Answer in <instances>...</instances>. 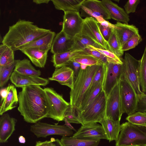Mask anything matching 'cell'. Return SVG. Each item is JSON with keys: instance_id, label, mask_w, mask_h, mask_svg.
Wrapping results in <instances>:
<instances>
[{"instance_id": "1", "label": "cell", "mask_w": 146, "mask_h": 146, "mask_svg": "<svg viewBox=\"0 0 146 146\" xmlns=\"http://www.w3.org/2000/svg\"><path fill=\"white\" fill-rule=\"evenodd\" d=\"M21 88L18 95V110L25 121L35 123L47 117L49 108L44 89L38 85Z\"/></svg>"}, {"instance_id": "2", "label": "cell", "mask_w": 146, "mask_h": 146, "mask_svg": "<svg viewBox=\"0 0 146 146\" xmlns=\"http://www.w3.org/2000/svg\"><path fill=\"white\" fill-rule=\"evenodd\" d=\"M50 30L40 28L28 21L19 19L9 27L2 42L14 51L48 34Z\"/></svg>"}, {"instance_id": "3", "label": "cell", "mask_w": 146, "mask_h": 146, "mask_svg": "<svg viewBox=\"0 0 146 146\" xmlns=\"http://www.w3.org/2000/svg\"><path fill=\"white\" fill-rule=\"evenodd\" d=\"M99 66L94 65L88 66L84 69H81L74 80L73 89L70 92V103L72 107L77 110L80 108L84 97L91 84Z\"/></svg>"}, {"instance_id": "4", "label": "cell", "mask_w": 146, "mask_h": 146, "mask_svg": "<svg viewBox=\"0 0 146 146\" xmlns=\"http://www.w3.org/2000/svg\"><path fill=\"white\" fill-rule=\"evenodd\" d=\"M107 98L103 90L83 111H77L82 125L100 123L106 118Z\"/></svg>"}, {"instance_id": "5", "label": "cell", "mask_w": 146, "mask_h": 146, "mask_svg": "<svg viewBox=\"0 0 146 146\" xmlns=\"http://www.w3.org/2000/svg\"><path fill=\"white\" fill-rule=\"evenodd\" d=\"M123 62L121 79L127 82L132 87L137 96L141 94L140 85L139 62L128 53L126 52Z\"/></svg>"}, {"instance_id": "6", "label": "cell", "mask_w": 146, "mask_h": 146, "mask_svg": "<svg viewBox=\"0 0 146 146\" xmlns=\"http://www.w3.org/2000/svg\"><path fill=\"white\" fill-rule=\"evenodd\" d=\"M146 146V135L138 127L129 122L121 125V131L115 146Z\"/></svg>"}, {"instance_id": "7", "label": "cell", "mask_w": 146, "mask_h": 146, "mask_svg": "<svg viewBox=\"0 0 146 146\" xmlns=\"http://www.w3.org/2000/svg\"><path fill=\"white\" fill-rule=\"evenodd\" d=\"M44 89L49 108L47 117L58 121L64 120L65 113L70 106V103L66 101L62 95L58 94L53 88H46Z\"/></svg>"}, {"instance_id": "8", "label": "cell", "mask_w": 146, "mask_h": 146, "mask_svg": "<svg viewBox=\"0 0 146 146\" xmlns=\"http://www.w3.org/2000/svg\"><path fill=\"white\" fill-rule=\"evenodd\" d=\"M120 96L123 113H125L128 115L136 111L137 95L131 85L122 79L120 81Z\"/></svg>"}, {"instance_id": "9", "label": "cell", "mask_w": 146, "mask_h": 146, "mask_svg": "<svg viewBox=\"0 0 146 146\" xmlns=\"http://www.w3.org/2000/svg\"><path fill=\"white\" fill-rule=\"evenodd\" d=\"M30 131L38 138L52 135L70 136L74 134L72 129L65 125H52L40 121L31 126Z\"/></svg>"}, {"instance_id": "10", "label": "cell", "mask_w": 146, "mask_h": 146, "mask_svg": "<svg viewBox=\"0 0 146 146\" xmlns=\"http://www.w3.org/2000/svg\"><path fill=\"white\" fill-rule=\"evenodd\" d=\"M122 64L108 62L106 64L102 90L107 98L120 82L122 75Z\"/></svg>"}, {"instance_id": "11", "label": "cell", "mask_w": 146, "mask_h": 146, "mask_svg": "<svg viewBox=\"0 0 146 146\" xmlns=\"http://www.w3.org/2000/svg\"><path fill=\"white\" fill-rule=\"evenodd\" d=\"M80 33L101 46L103 49L110 50L108 42L101 33L99 23L94 18L90 17L84 19Z\"/></svg>"}, {"instance_id": "12", "label": "cell", "mask_w": 146, "mask_h": 146, "mask_svg": "<svg viewBox=\"0 0 146 146\" xmlns=\"http://www.w3.org/2000/svg\"><path fill=\"white\" fill-rule=\"evenodd\" d=\"M120 81L107 98L106 117L114 121H120L123 114L120 96Z\"/></svg>"}, {"instance_id": "13", "label": "cell", "mask_w": 146, "mask_h": 146, "mask_svg": "<svg viewBox=\"0 0 146 146\" xmlns=\"http://www.w3.org/2000/svg\"><path fill=\"white\" fill-rule=\"evenodd\" d=\"M80 11L81 17H91L96 20L100 17L106 20L111 19L101 1L85 0L81 6Z\"/></svg>"}, {"instance_id": "14", "label": "cell", "mask_w": 146, "mask_h": 146, "mask_svg": "<svg viewBox=\"0 0 146 146\" xmlns=\"http://www.w3.org/2000/svg\"><path fill=\"white\" fill-rule=\"evenodd\" d=\"M84 19L79 12H64L62 31L69 37L73 38L81 33Z\"/></svg>"}, {"instance_id": "15", "label": "cell", "mask_w": 146, "mask_h": 146, "mask_svg": "<svg viewBox=\"0 0 146 146\" xmlns=\"http://www.w3.org/2000/svg\"><path fill=\"white\" fill-rule=\"evenodd\" d=\"M72 136L82 138L104 139L108 140L107 137L102 126L97 123H90L82 124Z\"/></svg>"}, {"instance_id": "16", "label": "cell", "mask_w": 146, "mask_h": 146, "mask_svg": "<svg viewBox=\"0 0 146 146\" xmlns=\"http://www.w3.org/2000/svg\"><path fill=\"white\" fill-rule=\"evenodd\" d=\"M11 82L17 87L21 88L31 85L45 86L49 83L48 79L39 76H25L13 71L10 77Z\"/></svg>"}, {"instance_id": "17", "label": "cell", "mask_w": 146, "mask_h": 146, "mask_svg": "<svg viewBox=\"0 0 146 146\" xmlns=\"http://www.w3.org/2000/svg\"><path fill=\"white\" fill-rule=\"evenodd\" d=\"M74 44V38L69 37L61 30L54 38L50 52L54 54L68 52L72 50Z\"/></svg>"}, {"instance_id": "18", "label": "cell", "mask_w": 146, "mask_h": 146, "mask_svg": "<svg viewBox=\"0 0 146 146\" xmlns=\"http://www.w3.org/2000/svg\"><path fill=\"white\" fill-rule=\"evenodd\" d=\"M48 79L51 80L57 81L61 85L67 86L71 90L73 89L74 73L73 70L69 66H64L56 68L52 76Z\"/></svg>"}, {"instance_id": "19", "label": "cell", "mask_w": 146, "mask_h": 146, "mask_svg": "<svg viewBox=\"0 0 146 146\" xmlns=\"http://www.w3.org/2000/svg\"><path fill=\"white\" fill-rule=\"evenodd\" d=\"M17 120L11 117L8 113L3 114L0 118V142L4 143L15 130Z\"/></svg>"}, {"instance_id": "20", "label": "cell", "mask_w": 146, "mask_h": 146, "mask_svg": "<svg viewBox=\"0 0 146 146\" xmlns=\"http://www.w3.org/2000/svg\"><path fill=\"white\" fill-rule=\"evenodd\" d=\"M102 2L107 10L111 19L117 22L128 24L129 16L122 8L110 0H102Z\"/></svg>"}, {"instance_id": "21", "label": "cell", "mask_w": 146, "mask_h": 146, "mask_svg": "<svg viewBox=\"0 0 146 146\" xmlns=\"http://www.w3.org/2000/svg\"><path fill=\"white\" fill-rule=\"evenodd\" d=\"M89 54L86 49L71 50L63 53L53 54L51 61L56 68H60L64 66H67L70 60L73 57L80 54Z\"/></svg>"}, {"instance_id": "22", "label": "cell", "mask_w": 146, "mask_h": 146, "mask_svg": "<svg viewBox=\"0 0 146 146\" xmlns=\"http://www.w3.org/2000/svg\"><path fill=\"white\" fill-rule=\"evenodd\" d=\"M7 88V95L1 104V115L6 112L15 108L16 107V105L18 102V95L15 86L9 84Z\"/></svg>"}, {"instance_id": "23", "label": "cell", "mask_w": 146, "mask_h": 146, "mask_svg": "<svg viewBox=\"0 0 146 146\" xmlns=\"http://www.w3.org/2000/svg\"><path fill=\"white\" fill-rule=\"evenodd\" d=\"M26 55L36 66L44 68L46 64L48 51L41 50L35 48L20 50Z\"/></svg>"}, {"instance_id": "24", "label": "cell", "mask_w": 146, "mask_h": 146, "mask_svg": "<svg viewBox=\"0 0 146 146\" xmlns=\"http://www.w3.org/2000/svg\"><path fill=\"white\" fill-rule=\"evenodd\" d=\"M119 121H114L106 117L100 123L102 126L109 142L116 141L121 131Z\"/></svg>"}, {"instance_id": "25", "label": "cell", "mask_w": 146, "mask_h": 146, "mask_svg": "<svg viewBox=\"0 0 146 146\" xmlns=\"http://www.w3.org/2000/svg\"><path fill=\"white\" fill-rule=\"evenodd\" d=\"M115 29L122 45L134 35L139 33L138 29L133 25L117 22Z\"/></svg>"}, {"instance_id": "26", "label": "cell", "mask_w": 146, "mask_h": 146, "mask_svg": "<svg viewBox=\"0 0 146 146\" xmlns=\"http://www.w3.org/2000/svg\"><path fill=\"white\" fill-rule=\"evenodd\" d=\"M55 33L50 31L46 35L22 47L20 50L35 48L41 50L48 51L51 49Z\"/></svg>"}, {"instance_id": "27", "label": "cell", "mask_w": 146, "mask_h": 146, "mask_svg": "<svg viewBox=\"0 0 146 146\" xmlns=\"http://www.w3.org/2000/svg\"><path fill=\"white\" fill-rule=\"evenodd\" d=\"M103 82H98L90 86L85 94L80 108L77 112H80L85 109L103 91Z\"/></svg>"}, {"instance_id": "28", "label": "cell", "mask_w": 146, "mask_h": 146, "mask_svg": "<svg viewBox=\"0 0 146 146\" xmlns=\"http://www.w3.org/2000/svg\"><path fill=\"white\" fill-rule=\"evenodd\" d=\"M13 71L23 75L39 76L41 72L37 70L32 65L27 59L17 60Z\"/></svg>"}, {"instance_id": "29", "label": "cell", "mask_w": 146, "mask_h": 146, "mask_svg": "<svg viewBox=\"0 0 146 146\" xmlns=\"http://www.w3.org/2000/svg\"><path fill=\"white\" fill-rule=\"evenodd\" d=\"M60 140L63 146H98L100 139L62 136Z\"/></svg>"}, {"instance_id": "30", "label": "cell", "mask_w": 146, "mask_h": 146, "mask_svg": "<svg viewBox=\"0 0 146 146\" xmlns=\"http://www.w3.org/2000/svg\"><path fill=\"white\" fill-rule=\"evenodd\" d=\"M85 0H51L55 8L64 12H79Z\"/></svg>"}, {"instance_id": "31", "label": "cell", "mask_w": 146, "mask_h": 146, "mask_svg": "<svg viewBox=\"0 0 146 146\" xmlns=\"http://www.w3.org/2000/svg\"><path fill=\"white\" fill-rule=\"evenodd\" d=\"M73 38L74 44L72 50H84L88 46L103 49L101 46L81 33L76 35Z\"/></svg>"}, {"instance_id": "32", "label": "cell", "mask_w": 146, "mask_h": 146, "mask_svg": "<svg viewBox=\"0 0 146 146\" xmlns=\"http://www.w3.org/2000/svg\"><path fill=\"white\" fill-rule=\"evenodd\" d=\"M14 51L6 45L0 46V68L8 65L15 61Z\"/></svg>"}, {"instance_id": "33", "label": "cell", "mask_w": 146, "mask_h": 146, "mask_svg": "<svg viewBox=\"0 0 146 146\" xmlns=\"http://www.w3.org/2000/svg\"><path fill=\"white\" fill-rule=\"evenodd\" d=\"M107 42L110 51L119 58H121L124 52L121 50L120 41L115 29L112 30L111 33Z\"/></svg>"}, {"instance_id": "34", "label": "cell", "mask_w": 146, "mask_h": 146, "mask_svg": "<svg viewBox=\"0 0 146 146\" xmlns=\"http://www.w3.org/2000/svg\"><path fill=\"white\" fill-rule=\"evenodd\" d=\"M70 60H72L88 66L100 65L104 64L99 59L90 54L77 55L71 58Z\"/></svg>"}, {"instance_id": "35", "label": "cell", "mask_w": 146, "mask_h": 146, "mask_svg": "<svg viewBox=\"0 0 146 146\" xmlns=\"http://www.w3.org/2000/svg\"><path fill=\"white\" fill-rule=\"evenodd\" d=\"M139 62L141 90L146 94V46Z\"/></svg>"}, {"instance_id": "36", "label": "cell", "mask_w": 146, "mask_h": 146, "mask_svg": "<svg viewBox=\"0 0 146 146\" xmlns=\"http://www.w3.org/2000/svg\"><path fill=\"white\" fill-rule=\"evenodd\" d=\"M128 122L137 126H146V112L137 111L126 118Z\"/></svg>"}, {"instance_id": "37", "label": "cell", "mask_w": 146, "mask_h": 146, "mask_svg": "<svg viewBox=\"0 0 146 146\" xmlns=\"http://www.w3.org/2000/svg\"><path fill=\"white\" fill-rule=\"evenodd\" d=\"M17 60H15L12 63L3 68H0V86L2 88L10 78Z\"/></svg>"}, {"instance_id": "38", "label": "cell", "mask_w": 146, "mask_h": 146, "mask_svg": "<svg viewBox=\"0 0 146 146\" xmlns=\"http://www.w3.org/2000/svg\"><path fill=\"white\" fill-rule=\"evenodd\" d=\"M142 41V38L139 33L134 35L121 46V50L124 52L135 47Z\"/></svg>"}, {"instance_id": "39", "label": "cell", "mask_w": 146, "mask_h": 146, "mask_svg": "<svg viewBox=\"0 0 146 146\" xmlns=\"http://www.w3.org/2000/svg\"><path fill=\"white\" fill-rule=\"evenodd\" d=\"M92 47L95 50L98 51L104 55L107 58L108 62L115 63L123 64L122 58H119L110 51L103 49Z\"/></svg>"}, {"instance_id": "40", "label": "cell", "mask_w": 146, "mask_h": 146, "mask_svg": "<svg viewBox=\"0 0 146 146\" xmlns=\"http://www.w3.org/2000/svg\"><path fill=\"white\" fill-rule=\"evenodd\" d=\"M65 117L70 123L81 124L76 110L70 105L65 113L64 118Z\"/></svg>"}, {"instance_id": "41", "label": "cell", "mask_w": 146, "mask_h": 146, "mask_svg": "<svg viewBox=\"0 0 146 146\" xmlns=\"http://www.w3.org/2000/svg\"><path fill=\"white\" fill-rule=\"evenodd\" d=\"M106 66V64H102L99 65L93 78L90 87L98 82H103L105 72Z\"/></svg>"}, {"instance_id": "42", "label": "cell", "mask_w": 146, "mask_h": 146, "mask_svg": "<svg viewBox=\"0 0 146 146\" xmlns=\"http://www.w3.org/2000/svg\"><path fill=\"white\" fill-rule=\"evenodd\" d=\"M85 49L88 54L99 59L105 64H108L107 58L100 52L93 48L91 46H87Z\"/></svg>"}, {"instance_id": "43", "label": "cell", "mask_w": 146, "mask_h": 146, "mask_svg": "<svg viewBox=\"0 0 146 146\" xmlns=\"http://www.w3.org/2000/svg\"><path fill=\"white\" fill-rule=\"evenodd\" d=\"M139 0H129L124 6L126 13L129 14L135 12L137 7L140 3Z\"/></svg>"}, {"instance_id": "44", "label": "cell", "mask_w": 146, "mask_h": 146, "mask_svg": "<svg viewBox=\"0 0 146 146\" xmlns=\"http://www.w3.org/2000/svg\"><path fill=\"white\" fill-rule=\"evenodd\" d=\"M138 105L137 111H146V94L143 93L137 96Z\"/></svg>"}, {"instance_id": "45", "label": "cell", "mask_w": 146, "mask_h": 146, "mask_svg": "<svg viewBox=\"0 0 146 146\" xmlns=\"http://www.w3.org/2000/svg\"><path fill=\"white\" fill-rule=\"evenodd\" d=\"M99 26L100 31L103 37L107 42L110 36L112 30L113 29L109 27L102 25L99 23Z\"/></svg>"}, {"instance_id": "46", "label": "cell", "mask_w": 146, "mask_h": 146, "mask_svg": "<svg viewBox=\"0 0 146 146\" xmlns=\"http://www.w3.org/2000/svg\"><path fill=\"white\" fill-rule=\"evenodd\" d=\"M67 66L70 67L73 70L75 80L77 77L81 69V64L72 60H70Z\"/></svg>"}, {"instance_id": "47", "label": "cell", "mask_w": 146, "mask_h": 146, "mask_svg": "<svg viewBox=\"0 0 146 146\" xmlns=\"http://www.w3.org/2000/svg\"><path fill=\"white\" fill-rule=\"evenodd\" d=\"M51 142L50 146H63L60 140L58 139H55L51 138L50 139Z\"/></svg>"}, {"instance_id": "48", "label": "cell", "mask_w": 146, "mask_h": 146, "mask_svg": "<svg viewBox=\"0 0 146 146\" xmlns=\"http://www.w3.org/2000/svg\"><path fill=\"white\" fill-rule=\"evenodd\" d=\"M51 141H36L35 146H50Z\"/></svg>"}, {"instance_id": "49", "label": "cell", "mask_w": 146, "mask_h": 146, "mask_svg": "<svg viewBox=\"0 0 146 146\" xmlns=\"http://www.w3.org/2000/svg\"><path fill=\"white\" fill-rule=\"evenodd\" d=\"M7 94V88H1L0 90V94L1 97V103L2 102L6 97Z\"/></svg>"}, {"instance_id": "50", "label": "cell", "mask_w": 146, "mask_h": 146, "mask_svg": "<svg viewBox=\"0 0 146 146\" xmlns=\"http://www.w3.org/2000/svg\"><path fill=\"white\" fill-rule=\"evenodd\" d=\"M65 122L64 125L75 131L76 132L77 131L75 129L74 127L68 121L66 117H64V120Z\"/></svg>"}, {"instance_id": "51", "label": "cell", "mask_w": 146, "mask_h": 146, "mask_svg": "<svg viewBox=\"0 0 146 146\" xmlns=\"http://www.w3.org/2000/svg\"><path fill=\"white\" fill-rule=\"evenodd\" d=\"M51 1L50 0H33V2L37 4H40L42 3H48L49 2Z\"/></svg>"}, {"instance_id": "52", "label": "cell", "mask_w": 146, "mask_h": 146, "mask_svg": "<svg viewBox=\"0 0 146 146\" xmlns=\"http://www.w3.org/2000/svg\"><path fill=\"white\" fill-rule=\"evenodd\" d=\"M19 142L21 143H25L26 142L25 139L23 136L21 135L19 137Z\"/></svg>"}, {"instance_id": "53", "label": "cell", "mask_w": 146, "mask_h": 146, "mask_svg": "<svg viewBox=\"0 0 146 146\" xmlns=\"http://www.w3.org/2000/svg\"><path fill=\"white\" fill-rule=\"evenodd\" d=\"M146 135V126L139 127L137 126Z\"/></svg>"}, {"instance_id": "54", "label": "cell", "mask_w": 146, "mask_h": 146, "mask_svg": "<svg viewBox=\"0 0 146 146\" xmlns=\"http://www.w3.org/2000/svg\"><path fill=\"white\" fill-rule=\"evenodd\" d=\"M140 146L137 145H128V146Z\"/></svg>"}]
</instances>
